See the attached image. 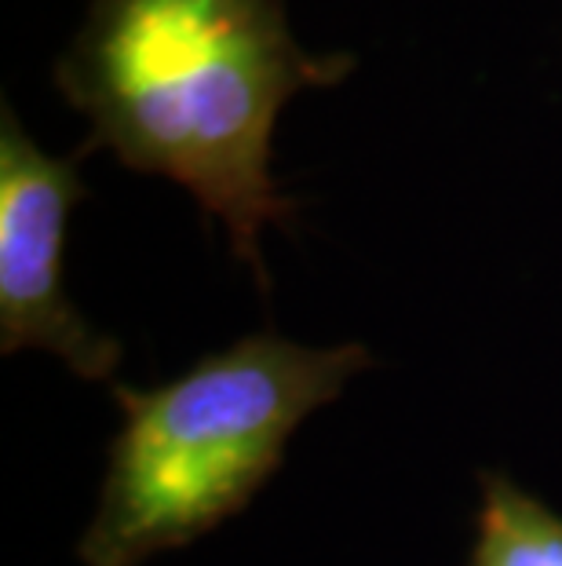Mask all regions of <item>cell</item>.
I'll list each match as a JSON object with an SVG mask.
<instances>
[{"instance_id":"obj_4","label":"cell","mask_w":562,"mask_h":566,"mask_svg":"<svg viewBox=\"0 0 562 566\" xmlns=\"http://www.w3.org/2000/svg\"><path fill=\"white\" fill-rule=\"evenodd\" d=\"M478 515L468 566H562V515L508 475H478Z\"/></svg>"},{"instance_id":"obj_3","label":"cell","mask_w":562,"mask_h":566,"mask_svg":"<svg viewBox=\"0 0 562 566\" xmlns=\"http://www.w3.org/2000/svg\"><path fill=\"white\" fill-rule=\"evenodd\" d=\"M77 165L81 154H47L0 106V352L38 347L81 380H110L121 344L81 318L63 285L66 227L85 195Z\"/></svg>"},{"instance_id":"obj_1","label":"cell","mask_w":562,"mask_h":566,"mask_svg":"<svg viewBox=\"0 0 562 566\" xmlns=\"http://www.w3.org/2000/svg\"><path fill=\"white\" fill-rule=\"evenodd\" d=\"M351 70V55L296 41L285 0H88L55 84L85 114L88 147L183 187L267 285L263 231L293 216L271 172L274 128L293 95Z\"/></svg>"},{"instance_id":"obj_2","label":"cell","mask_w":562,"mask_h":566,"mask_svg":"<svg viewBox=\"0 0 562 566\" xmlns=\"http://www.w3.org/2000/svg\"><path fill=\"white\" fill-rule=\"evenodd\" d=\"M362 344L307 347L278 333L242 336L161 388H117L95 515L77 545L85 566H142L205 537L278 472L293 431L369 369Z\"/></svg>"}]
</instances>
